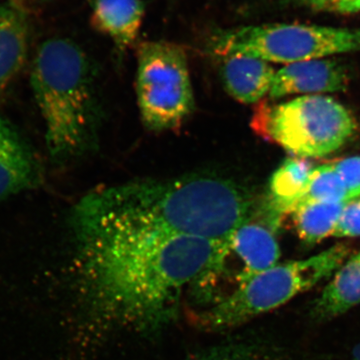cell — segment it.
<instances>
[{
  "mask_svg": "<svg viewBox=\"0 0 360 360\" xmlns=\"http://www.w3.org/2000/svg\"><path fill=\"white\" fill-rule=\"evenodd\" d=\"M217 56H246L296 63L360 51V30L302 25H262L219 30L212 39Z\"/></svg>",
  "mask_w": 360,
  "mask_h": 360,
  "instance_id": "cell-6",
  "label": "cell"
},
{
  "mask_svg": "<svg viewBox=\"0 0 360 360\" xmlns=\"http://www.w3.org/2000/svg\"><path fill=\"white\" fill-rule=\"evenodd\" d=\"M136 94L142 122L148 129L160 132L179 127L194 106L184 47L167 41L139 45Z\"/></svg>",
  "mask_w": 360,
  "mask_h": 360,
  "instance_id": "cell-7",
  "label": "cell"
},
{
  "mask_svg": "<svg viewBox=\"0 0 360 360\" xmlns=\"http://www.w3.org/2000/svg\"><path fill=\"white\" fill-rule=\"evenodd\" d=\"M229 245L245 265L238 281L274 266L281 257V248L272 229L250 220L234 231Z\"/></svg>",
  "mask_w": 360,
  "mask_h": 360,
  "instance_id": "cell-12",
  "label": "cell"
},
{
  "mask_svg": "<svg viewBox=\"0 0 360 360\" xmlns=\"http://www.w3.org/2000/svg\"><path fill=\"white\" fill-rule=\"evenodd\" d=\"M347 202H310L290 212L296 233L305 245H314L333 236Z\"/></svg>",
  "mask_w": 360,
  "mask_h": 360,
  "instance_id": "cell-16",
  "label": "cell"
},
{
  "mask_svg": "<svg viewBox=\"0 0 360 360\" xmlns=\"http://www.w3.org/2000/svg\"><path fill=\"white\" fill-rule=\"evenodd\" d=\"M274 68L259 58L246 56L224 58L221 75L226 91L241 103H255L269 94Z\"/></svg>",
  "mask_w": 360,
  "mask_h": 360,
  "instance_id": "cell-11",
  "label": "cell"
},
{
  "mask_svg": "<svg viewBox=\"0 0 360 360\" xmlns=\"http://www.w3.org/2000/svg\"><path fill=\"white\" fill-rule=\"evenodd\" d=\"M248 194L231 179L193 174L103 187L70 214L72 231H135L229 243L250 220Z\"/></svg>",
  "mask_w": 360,
  "mask_h": 360,
  "instance_id": "cell-2",
  "label": "cell"
},
{
  "mask_svg": "<svg viewBox=\"0 0 360 360\" xmlns=\"http://www.w3.org/2000/svg\"><path fill=\"white\" fill-rule=\"evenodd\" d=\"M90 22L118 49H127L139 37L144 18L142 0H89Z\"/></svg>",
  "mask_w": 360,
  "mask_h": 360,
  "instance_id": "cell-10",
  "label": "cell"
},
{
  "mask_svg": "<svg viewBox=\"0 0 360 360\" xmlns=\"http://www.w3.org/2000/svg\"><path fill=\"white\" fill-rule=\"evenodd\" d=\"M92 72L86 53L73 40L47 39L37 52L30 84L54 165L79 158L96 146L101 110Z\"/></svg>",
  "mask_w": 360,
  "mask_h": 360,
  "instance_id": "cell-3",
  "label": "cell"
},
{
  "mask_svg": "<svg viewBox=\"0 0 360 360\" xmlns=\"http://www.w3.org/2000/svg\"><path fill=\"white\" fill-rule=\"evenodd\" d=\"M37 1H45V0H37Z\"/></svg>",
  "mask_w": 360,
  "mask_h": 360,
  "instance_id": "cell-23",
  "label": "cell"
},
{
  "mask_svg": "<svg viewBox=\"0 0 360 360\" xmlns=\"http://www.w3.org/2000/svg\"><path fill=\"white\" fill-rule=\"evenodd\" d=\"M314 165L302 158H288L270 180L269 210L276 225L283 215L288 214L293 205L302 198L309 186Z\"/></svg>",
  "mask_w": 360,
  "mask_h": 360,
  "instance_id": "cell-15",
  "label": "cell"
},
{
  "mask_svg": "<svg viewBox=\"0 0 360 360\" xmlns=\"http://www.w3.org/2000/svg\"><path fill=\"white\" fill-rule=\"evenodd\" d=\"M286 4L314 11L349 14L359 13L360 0H283Z\"/></svg>",
  "mask_w": 360,
  "mask_h": 360,
  "instance_id": "cell-19",
  "label": "cell"
},
{
  "mask_svg": "<svg viewBox=\"0 0 360 360\" xmlns=\"http://www.w3.org/2000/svg\"><path fill=\"white\" fill-rule=\"evenodd\" d=\"M310 202L348 203L347 187L333 163L314 168L304 193L293 205L290 212L296 206Z\"/></svg>",
  "mask_w": 360,
  "mask_h": 360,
  "instance_id": "cell-17",
  "label": "cell"
},
{
  "mask_svg": "<svg viewBox=\"0 0 360 360\" xmlns=\"http://www.w3.org/2000/svg\"><path fill=\"white\" fill-rule=\"evenodd\" d=\"M191 360H283L271 347L257 341H234L210 348Z\"/></svg>",
  "mask_w": 360,
  "mask_h": 360,
  "instance_id": "cell-18",
  "label": "cell"
},
{
  "mask_svg": "<svg viewBox=\"0 0 360 360\" xmlns=\"http://www.w3.org/2000/svg\"><path fill=\"white\" fill-rule=\"evenodd\" d=\"M28 51V25L14 7L0 4V96L18 77Z\"/></svg>",
  "mask_w": 360,
  "mask_h": 360,
  "instance_id": "cell-14",
  "label": "cell"
},
{
  "mask_svg": "<svg viewBox=\"0 0 360 360\" xmlns=\"http://www.w3.org/2000/svg\"><path fill=\"white\" fill-rule=\"evenodd\" d=\"M253 122L258 134L300 158L330 155L342 148L356 130L349 111L323 96L298 97L276 108L262 105Z\"/></svg>",
  "mask_w": 360,
  "mask_h": 360,
  "instance_id": "cell-5",
  "label": "cell"
},
{
  "mask_svg": "<svg viewBox=\"0 0 360 360\" xmlns=\"http://www.w3.org/2000/svg\"><path fill=\"white\" fill-rule=\"evenodd\" d=\"M39 156L8 120L0 117V201L44 181Z\"/></svg>",
  "mask_w": 360,
  "mask_h": 360,
  "instance_id": "cell-8",
  "label": "cell"
},
{
  "mask_svg": "<svg viewBox=\"0 0 360 360\" xmlns=\"http://www.w3.org/2000/svg\"><path fill=\"white\" fill-rule=\"evenodd\" d=\"M80 286L108 328L151 331L169 321L186 288L221 270L229 243L135 231H73Z\"/></svg>",
  "mask_w": 360,
  "mask_h": 360,
  "instance_id": "cell-1",
  "label": "cell"
},
{
  "mask_svg": "<svg viewBox=\"0 0 360 360\" xmlns=\"http://www.w3.org/2000/svg\"><path fill=\"white\" fill-rule=\"evenodd\" d=\"M347 245H336L304 259L277 264L238 281V286L201 315L202 328L227 330L285 304L328 278L347 260Z\"/></svg>",
  "mask_w": 360,
  "mask_h": 360,
  "instance_id": "cell-4",
  "label": "cell"
},
{
  "mask_svg": "<svg viewBox=\"0 0 360 360\" xmlns=\"http://www.w3.org/2000/svg\"><path fill=\"white\" fill-rule=\"evenodd\" d=\"M333 165L347 187L348 202L360 198V156L347 158Z\"/></svg>",
  "mask_w": 360,
  "mask_h": 360,
  "instance_id": "cell-20",
  "label": "cell"
},
{
  "mask_svg": "<svg viewBox=\"0 0 360 360\" xmlns=\"http://www.w3.org/2000/svg\"><path fill=\"white\" fill-rule=\"evenodd\" d=\"M333 236L338 238L360 236V200H354L345 205Z\"/></svg>",
  "mask_w": 360,
  "mask_h": 360,
  "instance_id": "cell-21",
  "label": "cell"
},
{
  "mask_svg": "<svg viewBox=\"0 0 360 360\" xmlns=\"http://www.w3.org/2000/svg\"><path fill=\"white\" fill-rule=\"evenodd\" d=\"M349 75L338 59L291 63L276 72L269 96L281 98L295 94L336 92L347 89Z\"/></svg>",
  "mask_w": 360,
  "mask_h": 360,
  "instance_id": "cell-9",
  "label": "cell"
},
{
  "mask_svg": "<svg viewBox=\"0 0 360 360\" xmlns=\"http://www.w3.org/2000/svg\"><path fill=\"white\" fill-rule=\"evenodd\" d=\"M352 360H360V343L354 348V352H352Z\"/></svg>",
  "mask_w": 360,
  "mask_h": 360,
  "instance_id": "cell-22",
  "label": "cell"
},
{
  "mask_svg": "<svg viewBox=\"0 0 360 360\" xmlns=\"http://www.w3.org/2000/svg\"><path fill=\"white\" fill-rule=\"evenodd\" d=\"M360 304V251L348 258L330 276L312 314L317 321H330Z\"/></svg>",
  "mask_w": 360,
  "mask_h": 360,
  "instance_id": "cell-13",
  "label": "cell"
}]
</instances>
